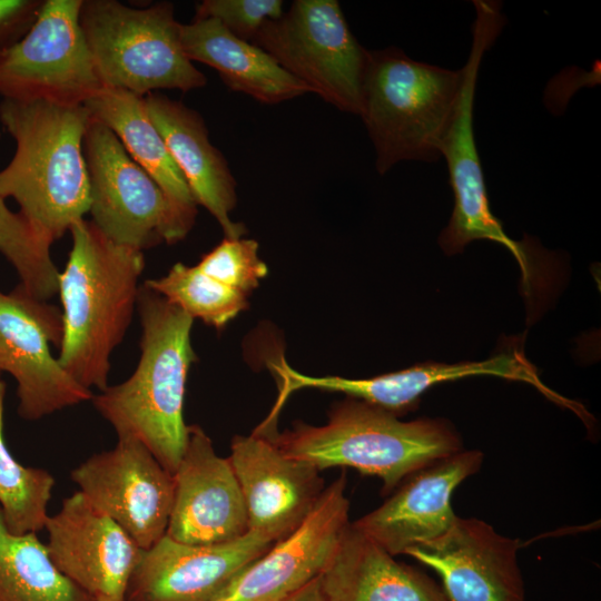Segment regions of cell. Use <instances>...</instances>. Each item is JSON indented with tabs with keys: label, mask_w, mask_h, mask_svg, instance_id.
<instances>
[{
	"label": "cell",
	"mask_w": 601,
	"mask_h": 601,
	"mask_svg": "<svg viewBox=\"0 0 601 601\" xmlns=\"http://www.w3.org/2000/svg\"><path fill=\"white\" fill-rule=\"evenodd\" d=\"M91 119L85 105L2 99L0 122L16 150L0 170V195L49 243L61 238L90 206L83 139Z\"/></svg>",
	"instance_id": "obj_1"
},
{
	"label": "cell",
	"mask_w": 601,
	"mask_h": 601,
	"mask_svg": "<svg viewBox=\"0 0 601 601\" xmlns=\"http://www.w3.org/2000/svg\"><path fill=\"white\" fill-rule=\"evenodd\" d=\"M72 246L58 274L62 339L58 361L81 386H108L110 357L137 307L144 253L114 243L91 220L69 229Z\"/></svg>",
	"instance_id": "obj_2"
},
{
	"label": "cell",
	"mask_w": 601,
	"mask_h": 601,
	"mask_svg": "<svg viewBox=\"0 0 601 601\" xmlns=\"http://www.w3.org/2000/svg\"><path fill=\"white\" fill-rule=\"evenodd\" d=\"M141 322L140 357L125 382L107 386L91 401L118 437L140 441L171 475L188 441L184 420L186 382L196 361L194 319L144 284L137 307Z\"/></svg>",
	"instance_id": "obj_3"
},
{
	"label": "cell",
	"mask_w": 601,
	"mask_h": 601,
	"mask_svg": "<svg viewBox=\"0 0 601 601\" xmlns=\"http://www.w3.org/2000/svg\"><path fill=\"white\" fill-rule=\"evenodd\" d=\"M270 439L283 453L318 471L344 466L377 476L383 494L393 492L412 473L463 450L459 433L446 420L401 421L352 397L332 408L326 424L298 423Z\"/></svg>",
	"instance_id": "obj_4"
},
{
	"label": "cell",
	"mask_w": 601,
	"mask_h": 601,
	"mask_svg": "<svg viewBox=\"0 0 601 601\" xmlns=\"http://www.w3.org/2000/svg\"><path fill=\"white\" fill-rule=\"evenodd\" d=\"M463 82L462 68L416 61L394 47L370 50L359 116L381 175L403 160L433 162L442 157Z\"/></svg>",
	"instance_id": "obj_5"
},
{
	"label": "cell",
	"mask_w": 601,
	"mask_h": 601,
	"mask_svg": "<svg viewBox=\"0 0 601 601\" xmlns=\"http://www.w3.org/2000/svg\"><path fill=\"white\" fill-rule=\"evenodd\" d=\"M79 20L106 88L145 97L207 82L183 50L180 22L170 2L136 9L116 0H82Z\"/></svg>",
	"instance_id": "obj_6"
},
{
	"label": "cell",
	"mask_w": 601,
	"mask_h": 601,
	"mask_svg": "<svg viewBox=\"0 0 601 601\" xmlns=\"http://www.w3.org/2000/svg\"><path fill=\"white\" fill-rule=\"evenodd\" d=\"M252 43L326 102L361 114L370 50L351 32L337 1L296 0Z\"/></svg>",
	"instance_id": "obj_7"
},
{
	"label": "cell",
	"mask_w": 601,
	"mask_h": 601,
	"mask_svg": "<svg viewBox=\"0 0 601 601\" xmlns=\"http://www.w3.org/2000/svg\"><path fill=\"white\" fill-rule=\"evenodd\" d=\"M473 3L476 17L472 27L470 55L462 68L463 89L442 148L454 206L449 224L440 234L439 244L446 255H455L474 240L497 243L513 255L521 273H524L531 264L529 240L525 238L516 242L510 238L501 221L492 214L473 129L474 97L481 61L504 27L505 18L497 1L474 0Z\"/></svg>",
	"instance_id": "obj_8"
},
{
	"label": "cell",
	"mask_w": 601,
	"mask_h": 601,
	"mask_svg": "<svg viewBox=\"0 0 601 601\" xmlns=\"http://www.w3.org/2000/svg\"><path fill=\"white\" fill-rule=\"evenodd\" d=\"M93 225L116 244L142 252L188 231L156 181L118 137L91 115L83 139Z\"/></svg>",
	"instance_id": "obj_9"
},
{
	"label": "cell",
	"mask_w": 601,
	"mask_h": 601,
	"mask_svg": "<svg viewBox=\"0 0 601 601\" xmlns=\"http://www.w3.org/2000/svg\"><path fill=\"white\" fill-rule=\"evenodd\" d=\"M82 0H43L27 33L0 59L2 99L85 105L102 88L79 14Z\"/></svg>",
	"instance_id": "obj_10"
},
{
	"label": "cell",
	"mask_w": 601,
	"mask_h": 601,
	"mask_svg": "<svg viewBox=\"0 0 601 601\" xmlns=\"http://www.w3.org/2000/svg\"><path fill=\"white\" fill-rule=\"evenodd\" d=\"M62 339L61 312L20 285L0 289V372L17 382L18 414L40 420L92 398L53 356Z\"/></svg>",
	"instance_id": "obj_11"
},
{
	"label": "cell",
	"mask_w": 601,
	"mask_h": 601,
	"mask_svg": "<svg viewBox=\"0 0 601 601\" xmlns=\"http://www.w3.org/2000/svg\"><path fill=\"white\" fill-rule=\"evenodd\" d=\"M70 476L78 491L140 549L151 548L166 535L174 477L140 441L118 437L114 449L92 454Z\"/></svg>",
	"instance_id": "obj_12"
},
{
	"label": "cell",
	"mask_w": 601,
	"mask_h": 601,
	"mask_svg": "<svg viewBox=\"0 0 601 601\" xmlns=\"http://www.w3.org/2000/svg\"><path fill=\"white\" fill-rule=\"evenodd\" d=\"M58 571L95 601H124L142 549L80 491L63 499L45 525Z\"/></svg>",
	"instance_id": "obj_13"
},
{
	"label": "cell",
	"mask_w": 601,
	"mask_h": 601,
	"mask_svg": "<svg viewBox=\"0 0 601 601\" xmlns=\"http://www.w3.org/2000/svg\"><path fill=\"white\" fill-rule=\"evenodd\" d=\"M345 491L342 473L304 522L248 564L214 601H280L317 578L349 523Z\"/></svg>",
	"instance_id": "obj_14"
},
{
	"label": "cell",
	"mask_w": 601,
	"mask_h": 601,
	"mask_svg": "<svg viewBox=\"0 0 601 601\" xmlns=\"http://www.w3.org/2000/svg\"><path fill=\"white\" fill-rule=\"evenodd\" d=\"M274 543L254 531L230 542L204 545L165 535L142 550L124 601H214Z\"/></svg>",
	"instance_id": "obj_15"
},
{
	"label": "cell",
	"mask_w": 601,
	"mask_h": 601,
	"mask_svg": "<svg viewBox=\"0 0 601 601\" xmlns=\"http://www.w3.org/2000/svg\"><path fill=\"white\" fill-rule=\"evenodd\" d=\"M173 477L167 536L180 543L204 545L230 542L249 531L233 466L228 457L216 453L200 426L189 425L186 450Z\"/></svg>",
	"instance_id": "obj_16"
},
{
	"label": "cell",
	"mask_w": 601,
	"mask_h": 601,
	"mask_svg": "<svg viewBox=\"0 0 601 601\" xmlns=\"http://www.w3.org/2000/svg\"><path fill=\"white\" fill-rule=\"evenodd\" d=\"M518 550L519 540L457 516L445 534L404 554L439 574L447 601H526Z\"/></svg>",
	"instance_id": "obj_17"
},
{
	"label": "cell",
	"mask_w": 601,
	"mask_h": 601,
	"mask_svg": "<svg viewBox=\"0 0 601 601\" xmlns=\"http://www.w3.org/2000/svg\"><path fill=\"white\" fill-rule=\"evenodd\" d=\"M228 460L244 497L248 530L275 542L304 522L325 490L321 471L257 433L235 436Z\"/></svg>",
	"instance_id": "obj_18"
},
{
	"label": "cell",
	"mask_w": 601,
	"mask_h": 601,
	"mask_svg": "<svg viewBox=\"0 0 601 601\" xmlns=\"http://www.w3.org/2000/svg\"><path fill=\"white\" fill-rule=\"evenodd\" d=\"M483 453L462 450L407 476L377 509L352 525L393 556L433 541L454 524L451 497L482 465Z\"/></svg>",
	"instance_id": "obj_19"
},
{
	"label": "cell",
	"mask_w": 601,
	"mask_h": 601,
	"mask_svg": "<svg viewBox=\"0 0 601 601\" xmlns=\"http://www.w3.org/2000/svg\"><path fill=\"white\" fill-rule=\"evenodd\" d=\"M279 383L278 400L272 413L278 415L284 402L295 391L317 388L344 393L387 412L402 416L418 405L421 396L434 385L470 376L492 375L521 381L542 387L535 368L518 353H501L481 362L454 364L425 362L405 370L370 378L341 376H312L293 370L287 363L272 364Z\"/></svg>",
	"instance_id": "obj_20"
},
{
	"label": "cell",
	"mask_w": 601,
	"mask_h": 601,
	"mask_svg": "<svg viewBox=\"0 0 601 601\" xmlns=\"http://www.w3.org/2000/svg\"><path fill=\"white\" fill-rule=\"evenodd\" d=\"M144 102L196 204L216 218L226 237L240 238L245 227L230 219L237 200L236 181L226 159L209 141L201 116L161 93H148Z\"/></svg>",
	"instance_id": "obj_21"
},
{
	"label": "cell",
	"mask_w": 601,
	"mask_h": 601,
	"mask_svg": "<svg viewBox=\"0 0 601 601\" xmlns=\"http://www.w3.org/2000/svg\"><path fill=\"white\" fill-rule=\"evenodd\" d=\"M318 580L326 601H447L434 580L396 561L351 522Z\"/></svg>",
	"instance_id": "obj_22"
},
{
	"label": "cell",
	"mask_w": 601,
	"mask_h": 601,
	"mask_svg": "<svg viewBox=\"0 0 601 601\" xmlns=\"http://www.w3.org/2000/svg\"><path fill=\"white\" fill-rule=\"evenodd\" d=\"M185 55L218 71L234 91L263 104H278L312 90L284 70L266 51L239 39L213 18L180 23Z\"/></svg>",
	"instance_id": "obj_23"
},
{
	"label": "cell",
	"mask_w": 601,
	"mask_h": 601,
	"mask_svg": "<svg viewBox=\"0 0 601 601\" xmlns=\"http://www.w3.org/2000/svg\"><path fill=\"white\" fill-rule=\"evenodd\" d=\"M85 106L118 137L129 156L161 188L179 221L189 231L195 223L197 204L149 117L144 97L104 87Z\"/></svg>",
	"instance_id": "obj_24"
},
{
	"label": "cell",
	"mask_w": 601,
	"mask_h": 601,
	"mask_svg": "<svg viewBox=\"0 0 601 601\" xmlns=\"http://www.w3.org/2000/svg\"><path fill=\"white\" fill-rule=\"evenodd\" d=\"M0 601L95 600L58 571L37 533H11L0 510Z\"/></svg>",
	"instance_id": "obj_25"
},
{
	"label": "cell",
	"mask_w": 601,
	"mask_h": 601,
	"mask_svg": "<svg viewBox=\"0 0 601 601\" xmlns=\"http://www.w3.org/2000/svg\"><path fill=\"white\" fill-rule=\"evenodd\" d=\"M6 383L0 380V510L13 534L45 529L55 477L50 472L20 464L10 453L3 433Z\"/></svg>",
	"instance_id": "obj_26"
},
{
	"label": "cell",
	"mask_w": 601,
	"mask_h": 601,
	"mask_svg": "<svg viewBox=\"0 0 601 601\" xmlns=\"http://www.w3.org/2000/svg\"><path fill=\"white\" fill-rule=\"evenodd\" d=\"M144 285L156 292L193 319L223 328L248 306L247 296L214 279L197 265L175 264L160 277Z\"/></svg>",
	"instance_id": "obj_27"
},
{
	"label": "cell",
	"mask_w": 601,
	"mask_h": 601,
	"mask_svg": "<svg viewBox=\"0 0 601 601\" xmlns=\"http://www.w3.org/2000/svg\"><path fill=\"white\" fill-rule=\"evenodd\" d=\"M0 195V254L19 277V285L33 297L46 300L58 292V269L51 258V243L41 237Z\"/></svg>",
	"instance_id": "obj_28"
},
{
	"label": "cell",
	"mask_w": 601,
	"mask_h": 601,
	"mask_svg": "<svg viewBox=\"0 0 601 601\" xmlns=\"http://www.w3.org/2000/svg\"><path fill=\"white\" fill-rule=\"evenodd\" d=\"M197 267L246 296L267 275L266 264L258 257V244L247 238L225 237L215 248L205 254Z\"/></svg>",
	"instance_id": "obj_29"
},
{
	"label": "cell",
	"mask_w": 601,
	"mask_h": 601,
	"mask_svg": "<svg viewBox=\"0 0 601 601\" xmlns=\"http://www.w3.org/2000/svg\"><path fill=\"white\" fill-rule=\"evenodd\" d=\"M280 0H204L195 18L218 20L234 36L252 42L263 26L283 16Z\"/></svg>",
	"instance_id": "obj_30"
},
{
	"label": "cell",
	"mask_w": 601,
	"mask_h": 601,
	"mask_svg": "<svg viewBox=\"0 0 601 601\" xmlns=\"http://www.w3.org/2000/svg\"><path fill=\"white\" fill-rule=\"evenodd\" d=\"M43 0H0V59L27 33Z\"/></svg>",
	"instance_id": "obj_31"
},
{
	"label": "cell",
	"mask_w": 601,
	"mask_h": 601,
	"mask_svg": "<svg viewBox=\"0 0 601 601\" xmlns=\"http://www.w3.org/2000/svg\"><path fill=\"white\" fill-rule=\"evenodd\" d=\"M280 601H326L318 577Z\"/></svg>",
	"instance_id": "obj_32"
},
{
	"label": "cell",
	"mask_w": 601,
	"mask_h": 601,
	"mask_svg": "<svg viewBox=\"0 0 601 601\" xmlns=\"http://www.w3.org/2000/svg\"><path fill=\"white\" fill-rule=\"evenodd\" d=\"M0 375H1V372H0Z\"/></svg>",
	"instance_id": "obj_33"
}]
</instances>
